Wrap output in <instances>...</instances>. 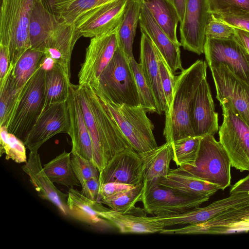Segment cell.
I'll use <instances>...</instances> for the list:
<instances>
[{
	"label": "cell",
	"instance_id": "1",
	"mask_svg": "<svg viewBox=\"0 0 249 249\" xmlns=\"http://www.w3.org/2000/svg\"><path fill=\"white\" fill-rule=\"evenodd\" d=\"M93 148V161L100 172L117 154L132 148L105 105L90 86L76 85Z\"/></svg>",
	"mask_w": 249,
	"mask_h": 249
},
{
	"label": "cell",
	"instance_id": "2",
	"mask_svg": "<svg viewBox=\"0 0 249 249\" xmlns=\"http://www.w3.org/2000/svg\"><path fill=\"white\" fill-rule=\"evenodd\" d=\"M207 67L205 61L197 60L176 77L171 107L165 112L163 135L166 142H173L195 137L191 124V112L198 88L207 77Z\"/></svg>",
	"mask_w": 249,
	"mask_h": 249
},
{
	"label": "cell",
	"instance_id": "3",
	"mask_svg": "<svg viewBox=\"0 0 249 249\" xmlns=\"http://www.w3.org/2000/svg\"><path fill=\"white\" fill-rule=\"evenodd\" d=\"M35 0H1L0 44L9 51L14 67L31 48L29 25Z\"/></svg>",
	"mask_w": 249,
	"mask_h": 249
},
{
	"label": "cell",
	"instance_id": "4",
	"mask_svg": "<svg viewBox=\"0 0 249 249\" xmlns=\"http://www.w3.org/2000/svg\"><path fill=\"white\" fill-rule=\"evenodd\" d=\"M102 101L116 105L140 106L135 79L129 59L118 46L93 89Z\"/></svg>",
	"mask_w": 249,
	"mask_h": 249
},
{
	"label": "cell",
	"instance_id": "5",
	"mask_svg": "<svg viewBox=\"0 0 249 249\" xmlns=\"http://www.w3.org/2000/svg\"><path fill=\"white\" fill-rule=\"evenodd\" d=\"M45 71L39 64L35 72L21 89L6 126L8 133L23 142L44 108Z\"/></svg>",
	"mask_w": 249,
	"mask_h": 249
},
{
	"label": "cell",
	"instance_id": "6",
	"mask_svg": "<svg viewBox=\"0 0 249 249\" xmlns=\"http://www.w3.org/2000/svg\"><path fill=\"white\" fill-rule=\"evenodd\" d=\"M230 158L214 135L201 138L194 166L181 167L194 177L217 186L224 190L231 180Z\"/></svg>",
	"mask_w": 249,
	"mask_h": 249
},
{
	"label": "cell",
	"instance_id": "7",
	"mask_svg": "<svg viewBox=\"0 0 249 249\" xmlns=\"http://www.w3.org/2000/svg\"><path fill=\"white\" fill-rule=\"evenodd\" d=\"M102 102L135 151L143 153L158 146L153 133L154 125L141 106Z\"/></svg>",
	"mask_w": 249,
	"mask_h": 249
},
{
	"label": "cell",
	"instance_id": "8",
	"mask_svg": "<svg viewBox=\"0 0 249 249\" xmlns=\"http://www.w3.org/2000/svg\"><path fill=\"white\" fill-rule=\"evenodd\" d=\"M142 202L146 213L154 216L178 214L208 201L210 197L190 195L157 183L143 182Z\"/></svg>",
	"mask_w": 249,
	"mask_h": 249
},
{
	"label": "cell",
	"instance_id": "9",
	"mask_svg": "<svg viewBox=\"0 0 249 249\" xmlns=\"http://www.w3.org/2000/svg\"><path fill=\"white\" fill-rule=\"evenodd\" d=\"M223 121L219 142L228 154L231 166L249 171V125L225 105H221Z\"/></svg>",
	"mask_w": 249,
	"mask_h": 249
},
{
	"label": "cell",
	"instance_id": "10",
	"mask_svg": "<svg viewBox=\"0 0 249 249\" xmlns=\"http://www.w3.org/2000/svg\"><path fill=\"white\" fill-rule=\"evenodd\" d=\"M210 69L220 105L227 106L249 125V85L226 65L220 64Z\"/></svg>",
	"mask_w": 249,
	"mask_h": 249
},
{
	"label": "cell",
	"instance_id": "11",
	"mask_svg": "<svg viewBox=\"0 0 249 249\" xmlns=\"http://www.w3.org/2000/svg\"><path fill=\"white\" fill-rule=\"evenodd\" d=\"M117 30V28L91 38L78 74L79 85L90 86L93 89L97 87L101 73L111 60L118 46Z\"/></svg>",
	"mask_w": 249,
	"mask_h": 249
},
{
	"label": "cell",
	"instance_id": "12",
	"mask_svg": "<svg viewBox=\"0 0 249 249\" xmlns=\"http://www.w3.org/2000/svg\"><path fill=\"white\" fill-rule=\"evenodd\" d=\"M204 53L209 68L222 64L239 78L249 85V55L236 38H206Z\"/></svg>",
	"mask_w": 249,
	"mask_h": 249
},
{
	"label": "cell",
	"instance_id": "13",
	"mask_svg": "<svg viewBox=\"0 0 249 249\" xmlns=\"http://www.w3.org/2000/svg\"><path fill=\"white\" fill-rule=\"evenodd\" d=\"M249 231V202L229 210L206 222L176 229H164L160 233L222 234Z\"/></svg>",
	"mask_w": 249,
	"mask_h": 249
},
{
	"label": "cell",
	"instance_id": "14",
	"mask_svg": "<svg viewBox=\"0 0 249 249\" xmlns=\"http://www.w3.org/2000/svg\"><path fill=\"white\" fill-rule=\"evenodd\" d=\"M70 131L67 101L47 105L30 132L24 144L30 152L38 151L41 145L56 134Z\"/></svg>",
	"mask_w": 249,
	"mask_h": 249
},
{
	"label": "cell",
	"instance_id": "15",
	"mask_svg": "<svg viewBox=\"0 0 249 249\" xmlns=\"http://www.w3.org/2000/svg\"><path fill=\"white\" fill-rule=\"evenodd\" d=\"M212 14L209 0H186L183 21L180 24V44L198 55L204 53L205 29Z\"/></svg>",
	"mask_w": 249,
	"mask_h": 249
},
{
	"label": "cell",
	"instance_id": "16",
	"mask_svg": "<svg viewBox=\"0 0 249 249\" xmlns=\"http://www.w3.org/2000/svg\"><path fill=\"white\" fill-rule=\"evenodd\" d=\"M128 0H115L94 8L80 16L74 23L82 36L92 38L118 28Z\"/></svg>",
	"mask_w": 249,
	"mask_h": 249
},
{
	"label": "cell",
	"instance_id": "17",
	"mask_svg": "<svg viewBox=\"0 0 249 249\" xmlns=\"http://www.w3.org/2000/svg\"><path fill=\"white\" fill-rule=\"evenodd\" d=\"M249 202V191L230 194L228 197L215 201L204 207H195L182 213L158 217L166 227L175 225H193L215 218L230 209Z\"/></svg>",
	"mask_w": 249,
	"mask_h": 249
},
{
	"label": "cell",
	"instance_id": "18",
	"mask_svg": "<svg viewBox=\"0 0 249 249\" xmlns=\"http://www.w3.org/2000/svg\"><path fill=\"white\" fill-rule=\"evenodd\" d=\"M100 185L117 182L136 186L143 181L141 158L133 148L126 149L114 156L100 172Z\"/></svg>",
	"mask_w": 249,
	"mask_h": 249
},
{
	"label": "cell",
	"instance_id": "19",
	"mask_svg": "<svg viewBox=\"0 0 249 249\" xmlns=\"http://www.w3.org/2000/svg\"><path fill=\"white\" fill-rule=\"evenodd\" d=\"M22 169L28 175L30 181L42 199L53 204L62 215H69L68 194L57 189L47 176L38 151L30 152L27 160Z\"/></svg>",
	"mask_w": 249,
	"mask_h": 249
},
{
	"label": "cell",
	"instance_id": "20",
	"mask_svg": "<svg viewBox=\"0 0 249 249\" xmlns=\"http://www.w3.org/2000/svg\"><path fill=\"white\" fill-rule=\"evenodd\" d=\"M191 124L195 137L214 135L219 130L218 114L207 77L201 82L194 99Z\"/></svg>",
	"mask_w": 249,
	"mask_h": 249
},
{
	"label": "cell",
	"instance_id": "21",
	"mask_svg": "<svg viewBox=\"0 0 249 249\" xmlns=\"http://www.w3.org/2000/svg\"><path fill=\"white\" fill-rule=\"evenodd\" d=\"M70 119L71 154H78L93 161V148L91 137L86 125L77 94L76 85H69L67 100Z\"/></svg>",
	"mask_w": 249,
	"mask_h": 249
},
{
	"label": "cell",
	"instance_id": "22",
	"mask_svg": "<svg viewBox=\"0 0 249 249\" xmlns=\"http://www.w3.org/2000/svg\"><path fill=\"white\" fill-rule=\"evenodd\" d=\"M60 19L52 11L47 0H35L29 25L31 49L44 53Z\"/></svg>",
	"mask_w": 249,
	"mask_h": 249
},
{
	"label": "cell",
	"instance_id": "23",
	"mask_svg": "<svg viewBox=\"0 0 249 249\" xmlns=\"http://www.w3.org/2000/svg\"><path fill=\"white\" fill-rule=\"evenodd\" d=\"M139 24L141 31L153 41L173 72L182 71L179 45L174 43L159 26L142 2Z\"/></svg>",
	"mask_w": 249,
	"mask_h": 249
},
{
	"label": "cell",
	"instance_id": "24",
	"mask_svg": "<svg viewBox=\"0 0 249 249\" xmlns=\"http://www.w3.org/2000/svg\"><path fill=\"white\" fill-rule=\"evenodd\" d=\"M81 36L74 24H67L60 18L50 44L44 52V55L59 65L70 79L72 51Z\"/></svg>",
	"mask_w": 249,
	"mask_h": 249
},
{
	"label": "cell",
	"instance_id": "25",
	"mask_svg": "<svg viewBox=\"0 0 249 249\" xmlns=\"http://www.w3.org/2000/svg\"><path fill=\"white\" fill-rule=\"evenodd\" d=\"M142 33L140 42V64L143 74L155 97L158 112L166 109V103L162 90L158 59V50L151 39Z\"/></svg>",
	"mask_w": 249,
	"mask_h": 249
},
{
	"label": "cell",
	"instance_id": "26",
	"mask_svg": "<svg viewBox=\"0 0 249 249\" xmlns=\"http://www.w3.org/2000/svg\"><path fill=\"white\" fill-rule=\"evenodd\" d=\"M101 216L117 228L121 233H160L165 227L154 217L123 213L104 207Z\"/></svg>",
	"mask_w": 249,
	"mask_h": 249
},
{
	"label": "cell",
	"instance_id": "27",
	"mask_svg": "<svg viewBox=\"0 0 249 249\" xmlns=\"http://www.w3.org/2000/svg\"><path fill=\"white\" fill-rule=\"evenodd\" d=\"M157 184L192 196L210 197L219 188L214 184L198 178L181 167L170 169Z\"/></svg>",
	"mask_w": 249,
	"mask_h": 249
},
{
	"label": "cell",
	"instance_id": "28",
	"mask_svg": "<svg viewBox=\"0 0 249 249\" xmlns=\"http://www.w3.org/2000/svg\"><path fill=\"white\" fill-rule=\"evenodd\" d=\"M67 204L69 215L77 220L100 228L111 224L101 215L102 203L88 198L77 189L69 188Z\"/></svg>",
	"mask_w": 249,
	"mask_h": 249
},
{
	"label": "cell",
	"instance_id": "29",
	"mask_svg": "<svg viewBox=\"0 0 249 249\" xmlns=\"http://www.w3.org/2000/svg\"><path fill=\"white\" fill-rule=\"evenodd\" d=\"M139 154L142 162L143 182L157 183L169 173L173 156L172 142H166L155 149Z\"/></svg>",
	"mask_w": 249,
	"mask_h": 249
},
{
	"label": "cell",
	"instance_id": "30",
	"mask_svg": "<svg viewBox=\"0 0 249 249\" xmlns=\"http://www.w3.org/2000/svg\"><path fill=\"white\" fill-rule=\"evenodd\" d=\"M142 5V0H128L123 19L117 30L118 46L129 59L134 57L133 43Z\"/></svg>",
	"mask_w": 249,
	"mask_h": 249
},
{
	"label": "cell",
	"instance_id": "31",
	"mask_svg": "<svg viewBox=\"0 0 249 249\" xmlns=\"http://www.w3.org/2000/svg\"><path fill=\"white\" fill-rule=\"evenodd\" d=\"M159 26L176 44L181 46L177 36L179 18L169 0H142Z\"/></svg>",
	"mask_w": 249,
	"mask_h": 249
},
{
	"label": "cell",
	"instance_id": "32",
	"mask_svg": "<svg viewBox=\"0 0 249 249\" xmlns=\"http://www.w3.org/2000/svg\"><path fill=\"white\" fill-rule=\"evenodd\" d=\"M115 0H51L48 2L54 14L67 24H74L85 13Z\"/></svg>",
	"mask_w": 249,
	"mask_h": 249
},
{
	"label": "cell",
	"instance_id": "33",
	"mask_svg": "<svg viewBox=\"0 0 249 249\" xmlns=\"http://www.w3.org/2000/svg\"><path fill=\"white\" fill-rule=\"evenodd\" d=\"M70 83V78L59 65L55 64L52 68L46 71L44 107L67 101Z\"/></svg>",
	"mask_w": 249,
	"mask_h": 249
},
{
	"label": "cell",
	"instance_id": "34",
	"mask_svg": "<svg viewBox=\"0 0 249 249\" xmlns=\"http://www.w3.org/2000/svg\"><path fill=\"white\" fill-rule=\"evenodd\" d=\"M71 153L65 150L44 164V170L53 182L68 188L81 186L73 171L71 162Z\"/></svg>",
	"mask_w": 249,
	"mask_h": 249
},
{
	"label": "cell",
	"instance_id": "35",
	"mask_svg": "<svg viewBox=\"0 0 249 249\" xmlns=\"http://www.w3.org/2000/svg\"><path fill=\"white\" fill-rule=\"evenodd\" d=\"M44 54L43 52L29 49L18 60L12 70L17 88L20 89L37 69Z\"/></svg>",
	"mask_w": 249,
	"mask_h": 249
},
{
	"label": "cell",
	"instance_id": "36",
	"mask_svg": "<svg viewBox=\"0 0 249 249\" xmlns=\"http://www.w3.org/2000/svg\"><path fill=\"white\" fill-rule=\"evenodd\" d=\"M143 190L144 183L142 181L132 189L107 197L100 202L119 213H132L136 208V204L142 201Z\"/></svg>",
	"mask_w": 249,
	"mask_h": 249
},
{
	"label": "cell",
	"instance_id": "37",
	"mask_svg": "<svg viewBox=\"0 0 249 249\" xmlns=\"http://www.w3.org/2000/svg\"><path fill=\"white\" fill-rule=\"evenodd\" d=\"M12 67L0 87V127H6L18 101L20 89L17 88Z\"/></svg>",
	"mask_w": 249,
	"mask_h": 249
},
{
	"label": "cell",
	"instance_id": "38",
	"mask_svg": "<svg viewBox=\"0 0 249 249\" xmlns=\"http://www.w3.org/2000/svg\"><path fill=\"white\" fill-rule=\"evenodd\" d=\"M202 138L191 137L172 142V160L178 166L195 165Z\"/></svg>",
	"mask_w": 249,
	"mask_h": 249
},
{
	"label": "cell",
	"instance_id": "39",
	"mask_svg": "<svg viewBox=\"0 0 249 249\" xmlns=\"http://www.w3.org/2000/svg\"><path fill=\"white\" fill-rule=\"evenodd\" d=\"M129 61L135 79L140 106L146 112L158 113V107L154 94L143 74L140 63L137 62L134 57L130 59Z\"/></svg>",
	"mask_w": 249,
	"mask_h": 249
},
{
	"label": "cell",
	"instance_id": "40",
	"mask_svg": "<svg viewBox=\"0 0 249 249\" xmlns=\"http://www.w3.org/2000/svg\"><path fill=\"white\" fill-rule=\"evenodd\" d=\"M0 155L5 154V159H10L18 163L27 160L24 143L13 134L8 133L6 127H0Z\"/></svg>",
	"mask_w": 249,
	"mask_h": 249
},
{
	"label": "cell",
	"instance_id": "41",
	"mask_svg": "<svg viewBox=\"0 0 249 249\" xmlns=\"http://www.w3.org/2000/svg\"><path fill=\"white\" fill-rule=\"evenodd\" d=\"M158 59L161 84L166 103V112L169 110L171 107L176 77L159 50Z\"/></svg>",
	"mask_w": 249,
	"mask_h": 249
},
{
	"label": "cell",
	"instance_id": "42",
	"mask_svg": "<svg viewBox=\"0 0 249 249\" xmlns=\"http://www.w3.org/2000/svg\"><path fill=\"white\" fill-rule=\"evenodd\" d=\"M71 162L74 174L81 185L91 178H99V171L92 160L76 153L71 154Z\"/></svg>",
	"mask_w": 249,
	"mask_h": 249
},
{
	"label": "cell",
	"instance_id": "43",
	"mask_svg": "<svg viewBox=\"0 0 249 249\" xmlns=\"http://www.w3.org/2000/svg\"><path fill=\"white\" fill-rule=\"evenodd\" d=\"M213 15L249 12V0H209Z\"/></svg>",
	"mask_w": 249,
	"mask_h": 249
},
{
	"label": "cell",
	"instance_id": "44",
	"mask_svg": "<svg viewBox=\"0 0 249 249\" xmlns=\"http://www.w3.org/2000/svg\"><path fill=\"white\" fill-rule=\"evenodd\" d=\"M206 38L225 39L236 36L235 28L212 14L205 29Z\"/></svg>",
	"mask_w": 249,
	"mask_h": 249
},
{
	"label": "cell",
	"instance_id": "45",
	"mask_svg": "<svg viewBox=\"0 0 249 249\" xmlns=\"http://www.w3.org/2000/svg\"><path fill=\"white\" fill-rule=\"evenodd\" d=\"M213 15L235 28L249 32V12Z\"/></svg>",
	"mask_w": 249,
	"mask_h": 249
},
{
	"label": "cell",
	"instance_id": "46",
	"mask_svg": "<svg viewBox=\"0 0 249 249\" xmlns=\"http://www.w3.org/2000/svg\"><path fill=\"white\" fill-rule=\"evenodd\" d=\"M81 193L88 198L100 202L99 178H93L84 181L81 185Z\"/></svg>",
	"mask_w": 249,
	"mask_h": 249
},
{
	"label": "cell",
	"instance_id": "47",
	"mask_svg": "<svg viewBox=\"0 0 249 249\" xmlns=\"http://www.w3.org/2000/svg\"><path fill=\"white\" fill-rule=\"evenodd\" d=\"M135 186L117 182H107L100 185V201L118 193L133 188Z\"/></svg>",
	"mask_w": 249,
	"mask_h": 249
},
{
	"label": "cell",
	"instance_id": "48",
	"mask_svg": "<svg viewBox=\"0 0 249 249\" xmlns=\"http://www.w3.org/2000/svg\"><path fill=\"white\" fill-rule=\"evenodd\" d=\"M12 67L8 48L0 44V87L3 85Z\"/></svg>",
	"mask_w": 249,
	"mask_h": 249
},
{
	"label": "cell",
	"instance_id": "49",
	"mask_svg": "<svg viewBox=\"0 0 249 249\" xmlns=\"http://www.w3.org/2000/svg\"><path fill=\"white\" fill-rule=\"evenodd\" d=\"M249 191V173L235 183L231 188L230 193Z\"/></svg>",
	"mask_w": 249,
	"mask_h": 249
},
{
	"label": "cell",
	"instance_id": "50",
	"mask_svg": "<svg viewBox=\"0 0 249 249\" xmlns=\"http://www.w3.org/2000/svg\"><path fill=\"white\" fill-rule=\"evenodd\" d=\"M236 37L244 47L249 55V32L235 28Z\"/></svg>",
	"mask_w": 249,
	"mask_h": 249
},
{
	"label": "cell",
	"instance_id": "51",
	"mask_svg": "<svg viewBox=\"0 0 249 249\" xmlns=\"http://www.w3.org/2000/svg\"><path fill=\"white\" fill-rule=\"evenodd\" d=\"M169 1L176 8L178 15L180 24H182L185 14L186 0H169Z\"/></svg>",
	"mask_w": 249,
	"mask_h": 249
},
{
	"label": "cell",
	"instance_id": "52",
	"mask_svg": "<svg viewBox=\"0 0 249 249\" xmlns=\"http://www.w3.org/2000/svg\"><path fill=\"white\" fill-rule=\"evenodd\" d=\"M50 0H47V1L48 2L50 1Z\"/></svg>",
	"mask_w": 249,
	"mask_h": 249
}]
</instances>
